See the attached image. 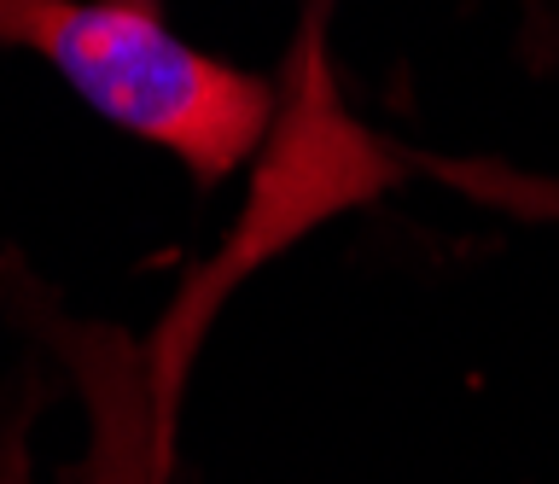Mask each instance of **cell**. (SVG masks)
<instances>
[{"instance_id": "obj_3", "label": "cell", "mask_w": 559, "mask_h": 484, "mask_svg": "<svg viewBox=\"0 0 559 484\" xmlns=\"http://www.w3.org/2000/svg\"><path fill=\"white\" fill-rule=\"evenodd\" d=\"M326 7H332V0H309V42H304L309 64H321V24H326Z\"/></svg>"}, {"instance_id": "obj_2", "label": "cell", "mask_w": 559, "mask_h": 484, "mask_svg": "<svg viewBox=\"0 0 559 484\" xmlns=\"http://www.w3.org/2000/svg\"><path fill=\"white\" fill-rule=\"evenodd\" d=\"M87 414H94V456H87V484H164L157 479V444L152 403H146V368L122 339L99 333L76 351Z\"/></svg>"}, {"instance_id": "obj_1", "label": "cell", "mask_w": 559, "mask_h": 484, "mask_svg": "<svg viewBox=\"0 0 559 484\" xmlns=\"http://www.w3.org/2000/svg\"><path fill=\"white\" fill-rule=\"evenodd\" d=\"M0 42L41 54L99 117L169 146L199 181L234 176L274 111L269 82L187 47L157 0H0Z\"/></svg>"}]
</instances>
